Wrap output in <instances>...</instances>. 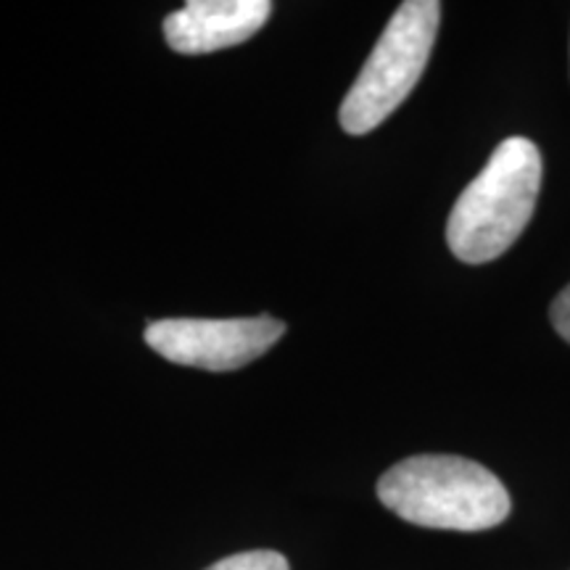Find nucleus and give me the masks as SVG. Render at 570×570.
Wrapping results in <instances>:
<instances>
[{"label":"nucleus","instance_id":"f257e3e1","mask_svg":"<svg viewBox=\"0 0 570 570\" xmlns=\"http://www.w3.org/2000/svg\"><path fill=\"white\" fill-rule=\"evenodd\" d=\"M377 499L407 523L444 531H487L504 523L512 504L489 468L452 454L402 460L377 481Z\"/></svg>","mask_w":570,"mask_h":570},{"label":"nucleus","instance_id":"f03ea898","mask_svg":"<svg viewBox=\"0 0 570 570\" xmlns=\"http://www.w3.org/2000/svg\"><path fill=\"white\" fill-rule=\"evenodd\" d=\"M541 154L529 138H508L462 190L446 223V244L465 265H487L520 238L537 209Z\"/></svg>","mask_w":570,"mask_h":570},{"label":"nucleus","instance_id":"7ed1b4c3","mask_svg":"<svg viewBox=\"0 0 570 570\" xmlns=\"http://www.w3.org/2000/svg\"><path fill=\"white\" fill-rule=\"evenodd\" d=\"M439 21L441 3L436 0H407L399 6L341 104L344 132H373L407 101L431 59Z\"/></svg>","mask_w":570,"mask_h":570},{"label":"nucleus","instance_id":"20e7f679","mask_svg":"<svg viewBox=\"0 0 570 570\" xmlns=\"http://www.w3.org/2000/svg\"><path fill=\"white\" fill-rule=\"evenodd\" d=\"M285 323L269 315L235 320H159L146 327V344L175 365L230 373L259 360L283 338Z\"/></svg>","mask_w":570,"mask_h":570},{"label":"nucleus","instance_id":"39448f33","mask_svg":"<svg viewBox=\"0 0 570 570\" xmlns=\"http://www.w3.org/2000/svg\"><path fill=\"white\" fill-rule=\"evenodd\" d=\"M269 13V0H190L164 19V38L177 53H214L254 38Z\"/></svg>","mask_w":570,"mask_h":570},{"label":"nucleus","instance_id":"423d86ee","mask_svg":"<svg viewBox=\"0 0 570 570\" xmlns=\"http://www.w3.org/2000/svg\"><path fill=\"white\" fill-rule=\"evenodd\" d=\"M206 570H291L288 560L281 552L273 550H254V552H240L233 558H225L214 562Z\"/></svg>","mask_w":570,"mask_h":570},{"label":"nucleus","instance_id":"0eeeda50","mask_svg":"<svg viewBox=\"0 0 570 570\" xmlns=\"http://www.w3.org/2000/svg\"><path fill=\"white\" fill-rule=\"evenodd\" d=\"M550 320H552L554 331H558L560 336L570 344V283L560 291V296L552 302Z\"/></svg>","mask_w":570,"mask_h":570}]
</instances>
